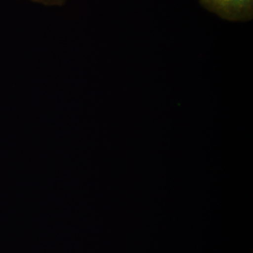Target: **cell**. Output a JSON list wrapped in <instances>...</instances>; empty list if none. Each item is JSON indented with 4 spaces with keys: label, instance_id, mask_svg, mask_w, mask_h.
Listing matches in <instances>:
<instances>
[{
    "label": "cell",
    "instance_id": "cell-2",
    "mask_svg": "<svg viewBox=\"0 0 253 253\" xmlns=\"http://www.w3.org/2000/svg\"><path fill=\"white\" fill-rule=\"evenodd\" d=\"M30 1L46 6H61L66 4L67 0H30Z\"/></svg>",
    "mask_w": 253,
    "mask_h": 253
},
{
    "label": "cell",
    "instance_id": "cell-1",
    "mask_svg": "<svg viewBox=\"0 0 253 253\" xmlns=\"http://www.w3.org/2000/svg\"><path fill=\"white\" fill-rule=\"evenodd\" d=\"M205 7L230 21L252 18L253 0H200Z\"/></svg>",
    "mask_w": 253,
    "mask_h": 253
}]
</instances>
